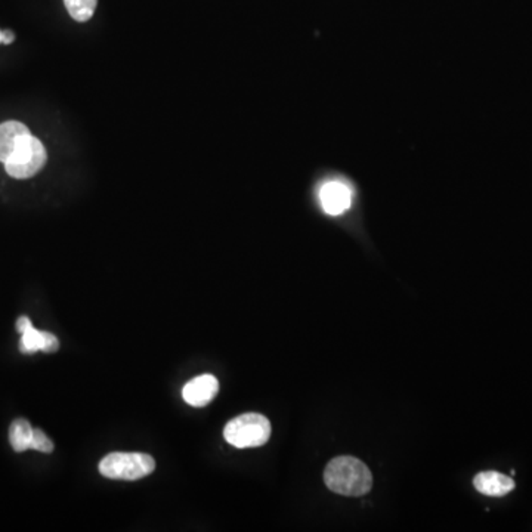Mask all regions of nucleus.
<instances>
[{
    "mask_svg": "<svg viewBox=\"0 0 532 532\" xmlns=\"http://www.w3.org/2000/svg\"><path fill=\"white\" fill-rule=\"evenodd\" d=\"M324 482L328 490L340 496H365L372 487L369 467L351 455H340L328 463L324 471Z\"/></svg>",
    "mask_w": 532,
    "mask_h": 532,
    "instance_id": "nucleus-1",
    "label": "nucleus"
},
{
    "mask_svg": "<svg viewBox=\"0 0 532 532\" xmlns=\"http://www.w3.org/2000/svg\"><path fill=\"white\" fill-rule=\"evenodd\" d=\"M224 436L235 448L262 446L270 441L271 423L262 414H243L225 426Z\"/></svg>",
    "mask_w": 532,
    "mask_h": 532,
    "instance_id": "nucleus-2",
    "label": "nucleus"
},
{
    "mask_svg": "<svg viewBox=\"0 0 532 532\" xmlns=\"http://www.w3.org/2000/svg\"><path fill=\"white\" fill-rule=\"evenodd\" d=\"M156 462L143 453H111L99 463L101 475L120 481H138L151 475Z\"/></svg>",
    "mask_w": 532,
    "mask_h": 532,
    "instance_id": "nucleus-3",
    "label": "nucleus"
},
{
    "mask_svg": "<svg viewBox=\"0 0 532 532\" xmlns=\"http://www.w3.org/2000/svg\"><path fill=\"white\" fill-rule=\"evenodd\" d=\"M48 160L45 147L36 136L30 133L13 156L5 163V169L9 177L15 179H27L41 172Z\"/></svg>",
    "mask_w": 532,
    "mask_h": 532,
    "instance_id": "nucleus-4",
    "label": "nucleus"
},
{
    "mask_svg": "<svg viewBox=\"0 0 532 532\" xmlns=\"http://www.w3.org/2000/svg\"><path fill=\"white\" fill-rule=\"evenodd\" d=\"M353 188L344 180H327L319 188V203L324 212L332 216L344 215L353 205Z\"/></svg>",
    "mask_w": 532,
    "mask_h": 532,
    "instance_id": "nucleus-5",
    "label": "nucleus"
},
{
    "mask_svg": "<svg viewBox=\"0 0 532 532\" xmlns=\"http://www.w3.org/2000/svg\"><path fill=\"white\" fill-rule=\"evenodd\" d=\"M219 390V381L212 374H203L188 381L182 390L185 402L193 407H205L213 401Z\"/></svg>",
    "mask_w": 532,
    "mask_h": 532,
    "instance_id": "nucleus-6",
    "label": "nucleus"
},
{
    "mask_svg": "<svg viewBox=\"0 0 532 532\" xmlns=\"http://www.w3.org/2000/svg\"><path fill=\"white\" fill-rule=\"evenodd\" d=\"M473 485H475L476 491L490 497H503L515 490L513 478L494 471L478 473L473 479Z\"/></svg>",
    "mask_w": 532,
    "mask_h": 532,
    "instance_id": "nucleus-7",
    "label": "nucleus"
},
{
    "mask_svg": "<svg viewBox=\"0 0 532 532\" xmlns=\"http://www.w3.org/2000/svg\"><path fill=\"white\" fill-rule=\"evenodd\" d=\"M30 135L29 127L20 122H5L0 124V161L6 163L20 143Z\"/></svg>",
    "mask_w": 532,
    "mask_h": 532,
    "instance_id": "nucleus-8",
    "label": "nucleus"
},
{
    "mask_svg": "<svg viewBox=\"0 0 532 532\" xmlns=\"http://www.w3.org/2000/svg\"><path fill=\"white\" fill-rule=\"evenodd\" d=\"M60 349V340L52 333L41 332L33 326L21 333L20 351L23 353H53Z\"/></svg>",
    "mask_w": 532,
    "mask_h": 532,
    "instance_id": "nucleus-9",
    "label": "nucleus"
},
{
    "mask_svg": "<svg viewBox=\"0 0 532 532\" xmlns=\"http://www.w3.org/2000/svg\"><path fill=\"white\" fill-rule=\"evenodd\" d=\"M33 427L25 418H17L9 427V441L14 451L24 453L30 450L32 439H33Z\"/></svg>",
    "mask_w": 532,
    "mask_h": 532,
    "instance_id": "nucleus-10",
    "label": "nucleus"
},
{
    "mask_svg": "<svg viewBox=\"0 0 532 532\" xmlns=\"http://www.w3.org/2000/svg\"><path fill=\"white\" fill-rule=\"evenodd\" d=\"M98 0H64L67 11L70 14L73 20L78 23H85L90 20L96 9Z\"/></svg>",
    "mask_w": 532,
    "mask_h": 532,
    "instance_id": "nucleus-11",
    "label": "nucleus"
},
{
    "mask_svg": "<svg viewBox=\"0 0 532 532\" xmlns=\"http://www.w3.org/2000/svg\"><path fill=\"white\" fill-rule=\"evenodd\" d=\"M30 450L41 451V453L50 454L53 451V443L48 438V435L45 432H41V429H34Z\"/></svg>",
    "mask_w": 532,
    "mask_h": 532,
    "instance_id": "nucleus-12",
    "label": "nucleus"
},
{
    "mask_svg": "<svg viewBox=\"0 0 532 532\" xmlns=\"http://www.w3.org/2000/svg\"><path fill=\"white\" fill-rule=\"evenodd\" d=\"M32 326H33V324L30 321L29 316H23L17 319V332L20 333V335L21 333H24L27 328L32 327Z\"/></svg>",
    "mask_w": 532,
    "mask_h": 532,
    "instance_id": "nucleus-13",
    "label": "nucleus"
},
{
    "mask_svg": "<svg viewBox=\"0 0 532 532\" xmlns=\"http://www.w3.org/2000/svg\"><path fill=\"white\" fill-rule=\"evenodd\" d=\"M14 39H15V37H14L13 32H8V30H6V32H2V43H5V45L13 43Z\"/></svg>",
    "mask_w": 532,
    "mask_h": 532,
    "instance_id": "nucleus-14",
    "label": "nucleus"
},
{
    "mask_svg": "<svg viewBox=\"0 0 532 532\" xmlns=\"http://www.w3.org/2000/svg\"><path fill=\"white\" fill-rule=\"evenodd\" d=\"M0 43H2V32H0Z\"/></svg>",
    "mask_w": 532,
    "mask_h": 532,
    "instance_id": "nucleus-15",
    "label": "nucleus"
}]
</instances>
